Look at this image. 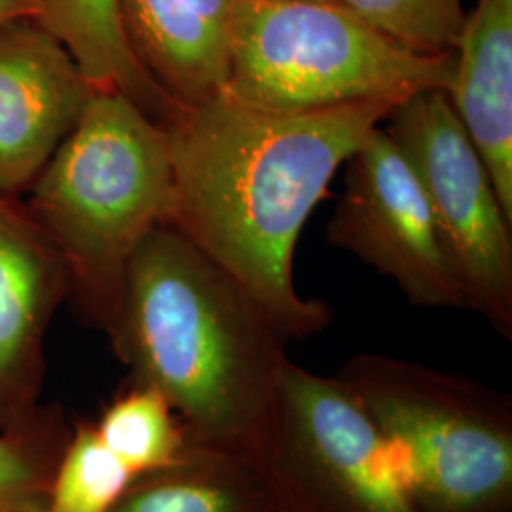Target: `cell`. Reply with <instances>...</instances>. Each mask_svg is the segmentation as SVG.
<instances>
[{"label":"cell","instance_id":"6da1fadb","mask_svg":"<svg viewBox=\"0 0 512 512\" xmlns=\"http://www.w3.org/2000/svg\"><path fill=\"white\" fill-rule=\"evenodd\" d=\"M395 107L270 112L226 93L179 105L164 124L173 165L167 226L219 264L289 340L323 332L332 310L296 291V243L338 167Z\"/></svg>","mask_w":512,"mask_h":512},{"label":"cell","instance_id":"7a4b0ae2","mask_svg":"<svg viewBox=\"0 0 512 512\" xmlns=\"http://www.w3.org/2000/svg\"><path fill=\"white\" fill-rule=\"evenodd\" d=\"M137 384L158 389L190 439L253 452L289 338L173 226L131 258L109 329Z\"/></svg>","mask_w":512,"mask_h":512},{"label":"cell","instance_id":"3957f363","mask_svg":"<svg viewBox=\"0 0 512 512\" xmlns=\"http://www.w3.org/2000/svg\"><path fill=\"white\" fill-rule=\"evenodd\" d=\"M27 192L25 209L63 258L71 287L109 329L131 258L171 219L173 165L164 124L120 93L93 92Z\"/></svg>","mask_w":512,"mask_h":512},{"label":"cell","instance_id":"277c9868","mask_svg":"<svg viewBox=\"0 0 512 512\" xmlns=\"http://www.w3.org/2000/svg\"><path fill=\"white\" fill-rule=\"evenodd\" d=\"M454 54H421L338 0H238L224 92L270 112L401 105L448 90Z\"/></svg>","mask_w":512,"mask_h":512},{"label":"cell","instance_id":"5b68a950","mask_svg":"<svg viewBox=\"0 0 512 512\" xmlns=\"http://www.w3.org/2000/svg\"><path fill=\"white\" fill-rule=\"evenodd\" d=\"M338 376L391 442L418 512H511L512 404L465 376L363 353Z\"/></svg>","mask_w":512,"mask_h":512},{"label":"cell","instance_id":"8992f818","mask_svg":"<svg viewBox=\"0 0 512 512\" xmlns=\"http://www.w3.org/2000/svg\"><path fill=\"white\" fill-rule=\"evenodd\" d=\"M296 512H418L391 442L346 382L289 359L253 450Z\"/></svg>","mask_w":512,"mask_h":512},{"label":"cell","instance_id":"52a82bcc","mask_svg":"<svg viewBox=\"0 0 512 512\" xmlns=\"http://www.w3.org/2000/svg\"><path fill=\"white\" fill-rule=\"evenodd\" d=\"M427 196L467 298L503 338H512V220L444 90L408 97L385 118Z\"/></svg>","mask_w":512,"mask_h":512},{"label":"cell","instance_id":"ba28073f","mask_svg":"<svg viewBox=\"0 0 512 512\" xmlns=\"http://www.w3.org/2000/svg\"><path fill=\"white\" fill-rule=\"evenodd\" d=\"M346 164V190L327 226L330 243L393 279L414 306L467 308L427 196L384 124Z\"/></svg>","mask_w":512,"mask_h":512},{"label":"cell","instance_id":"9c48e42d","mask_svg":"<svg viewBox=\"0 0 512 512\" xmlns=\"http://www.w3.org/2000/svg\"><path fill=\"white\" fill-rule=\"evenodd\" d=\"M93 92L71 54L37 21L0 29V196L16 198L33 186Z\"/></svg>","mask_w":512,"mask_h":512},{"label":"cell","instance_id":"30bf717a","mask_svg":"<svg viewBox=\"0 0 512 512\" xmlns=\"http://www.w3.org/2000/svg\"><path fill=\"white\" fill-rule=\"evenodd\" d=\"M238 0H122L131 48L175 105L224 92Z\"/></svg>","mask_w":512,"mask_h":512},{"label":"cell","instance_id":"8fae6325","mask_svg":"<svg viewBox=\"0 0 512 512\" xmlns=\"http://www.w3.org/2000/svg\"><path fill=\"white\" fill-rule=\"evenodd\" d=\"M69 287L63 258L25 205L0 196V403L31 384L48 319Z\"/></svg>","mask_w":512,"mask_h":512},{"label":"cell","instance_id":"7c38bea8","mask_svg":"<svg viewBox=\"0 0 512 512\" xmlns=\"http://www.w3.org/2000/svg\"><path fill=\"white\" fill-rule=\"evenodd\" d=\"M446 95L512 220V0H478L454 48Z\"/></svg>","mask_w":512,"mask_h":512},{"label":"cell","instance_id":"4fadbf2b","mask_svg":"<svg viewBox=\"0 0 512 512\" xmlns=\"http://www.w3.org/2000/svg\"><path fill=\"white\" fill-rule=\"evenodd\" d=\"M112 512H283L253 452L190 442L183 459L139 476Z\"/></svg>","mask_w":512,"mask_h":512},{"label":"cell","instance_id":"5bb4252c","mask_svg":"<svg viewBox=\"0 0 512 512\" xmlns=\"http://www.w3.org/2000/svg\"><path fill=\"white\" fill-rule=\"evenodd\" d=\"M35 21L71 54L95 92L131 99L165 124L179 105L152 80L131 48L122 0H33Z\"/></svg>","mask_w":512,"mask_h":512},{"label":"cell","instance_id":"9a60e30c","mask_svg":"<svg viewBox=\"0 0 512 512\" xmlns=\"http://www.w3.org/2000/svg\"><path fill=\"white\" fill-rule=\"evenodd\" d=\"M95 429L135 478L175 465L192 442L164 395L137 382L110 404Z\"/></svg>","mask_w":512,"mask_h":512},{"label":"cell","instance_id":"2e32d148","mask_svg":"<svg viewBox=\"0 0 512 512\" xmlns=\"http://www.w3.org/2000/svg\"><path fill=\"white\" fill-rule=\"evenodd\" d=\"M135 476L101 440L95 425L78 427L44 497V512H112Z\"/></svg>","mask_w":512,"mask_h":512},{"label":"cell","instance_id":"e0dca14e","mask_svg":"<svg viewBox=\"0 0 512 512\" xmlns=\"http://www.w3.org/2000/svg\"><path fill=\"white\" fill-rule=\"evenodd\" d=\"M421 54H454L467 18L463 0H338Z\"/></svg>","mask_w":512,"mask_h":512},{"label":"cell","instance_id":"ac0fdd59","mask_svg":"<svg viewBox=\"0 0 512 512\" xmlns=\"http://www.w3.org/2000/svg\"><path fill=\"white\" fill-rule=\"evenodd\" d=\"M46 490L37 463L16 440L0 437V512L44 509Z\"/></svg>","mask_w":512,"mask_h":512},{"label":"cell","instance_id":"d6986e66","mask_svg":"<svg viewBox=\"0 0 512 512\" xmlns=\"http://www.w3.org/2000/svg\"><path fill=\"white\" fill-rule=\"evenodd\" d=\"M35 16L37 12L33 0H0V29L23 19L35 21Z\"/></svg>","mask_w":512,"mask_h":512},{"label":"cell","instance_id":"ffe728a7","mask_svg":"<svg viewBox=\"0 0 512 512\" xmlns=\"http://www.w3.org/2000/svg\"><path fill=\"white\" fill-rule=\"evenodd\" d=\"M283 512H296V511H293V509H289V507H285V505H283Z\"/></svg>","mask_w":512,"mask_h":512},{"label":"cell","instance_id":"44dd1931","mask_svg":"<svg viewBox=\"0 0 512 512\" xmlns=\"http://www.w3.org/2000/svg\"><path fill=\"white\" fill-rule=\"evenodd\" d=\"M31 512H44V509H40V511H31Z\"/></svg>","mask_w":512,"mask_h":512}]
</instances>
